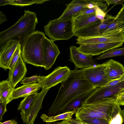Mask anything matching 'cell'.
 <instances>
[{
	"label": "cell",
	"instance_id": "ffe728a7",
	"mask_svg": "<svg viewBox=\"0 0 124 124\" xmlns=\"http://www.w3.org/2000/svg\"><path fill=\"white\" fill-rule=\"evenodd\" d=\"M73 31L85 28L92 23L100 20L96 13L90 14L79 15L73 19Z\"/></svg>",
	"mask_w": 124,
	"mask_h": 124
},
{
	"label": "cell",
	"instance_id": "d6986e66",
	"mask_svg": "<svg viewBox=\"0 0 124 124\" xmlns=\"http://www.w3.org/2000/svg\"><path fill=\"white\" fill-rule=\"evenodd\" d=\"M41 88L38 83L23 85L15 88L12 93L11 97L13 100L21 97H25L37 93Z\"/></svg>",
	"mask_w": 124,
	"mask_h": 124
},
{
	"label": "cell",
	"instance_id": "8992f818",
	"mask_svg": "<svg viewBox=\"0 0 124 124\" xmlns=\"http://www.w3.org/2000/svg\"><path fill=\"white\" fill-rule=\"evenodd\" d=\"M114 19V16L107 13L103 22L99 20L79 29L75 32L74 36L78 37H88L101 35L103 34L111 22Z\"/></svg>",
	"mask_w": 124,
	"mask_h": 124
},
{
	"label": "cell",
	"instance_id": "f1b7e54d",
	"mask_svg": "<svg viewBox=\"0 0 124 124\" xmlns=\"http://www.w3.org/2000/svg\"><path fill=\"white\" fill-rule=\"evenodd\" d=\"M44 76L34 75L30 77L25 78L21 82L23 85L31 84L39 82L44 77Z\"/></svg>",
	"mask_w": 124,
	"mask_h": 124
},
{
	"label": "cell",
	"instance_id": "3957f363",
	"mask_svg": "<svg viewBox=\"0 0 124 124\" xmlns=\"http://www.w3.org/2000/svg\"><path fill=\"white\" fill-rule=\"evenodd\" d=\"M117 94L91 103H83L75 113V119L83 121L87 118H97L109 122Z\"/></svg>",
	"mask_w": 124,
	"mask_h": 124
},
{
	"label": "cell",
	"instance_id": "8fae6325",
	"mask_svg": "<svg viewBox=\"0 0 124 124\" xmlns=\"http://www.w3.org/2000/svg\"><path fill=\"white\" fill-rule=\"evenodd\" d=\"M42 46L44 54V68L47 70L53 66L60 51L54 41L48 39L45 36L42 39Z\"/></svg>",
	"mask_w": 124,
	"mask_h": 124
},
{
	"label": "cell",
	"instance_id": "ac0fdd59",
	"mask_svg": "<svg viewBox=\"0 0 124 124\" xmlns=\"http://www.w3.org/2000/svg\"><path fill=\"white\" fill-rule=\"evenodd\" d=\"M103 63L105 75L108 82L124 75V67L119 62L111 59Z\"/></svg>",
	"mask_w": 124,
	"mask_h": 124
},
{
	"label": "cell",
	"instance_id": "8d00e7d4",
	"mask_svg": "<svg viewBox=\"0 0 124 124\" xmlns=\"http://www.w3.org/2000/svg\"><path fill=\"white\" fill-rule=\"evenodd\" d=\"M7 20L6 16L1 11L0 12V24L6 21Z\"/></svg>",
	"mask_w": 124,
	"mask_h": 124
},
{
	"label": "cell",
	"instance_id": "9a60e30c",
	"mask_svg": "<svg viewBox=\"0 0 124 124\" xmlns=\"http://www.w3.org/2000/svg\"><path fill=\"white\" fill-rule=\"evenodd\" d=\"M123 42L100 43L81 45L78 47L82 52L92 56L103 54L110 49L117 48L122 46Z\"/></svg>",
	"mask_w": 124,
	"mask_h": 124
},
{
	"label": "cell",
	"instance_id": "603a6c76",
	"mask_svg": "<svg viewBox=\"0 0 124 124\" xmlns=\"http://www.w3.org/2000/svg\"><path fill=\"white\" fill-rule=\"evenodd\" d=\"M76 111V110H72L54 116H48L43 114L40 118L44 122L46 123L54 122L60 120H70L72 119L73 115Z\"/></svg>",
	"mask_w": 124,
	"mask_h": 124
},
{
	"label": "cell",
	"instance_id": "f546056e",
	"mask_svg": "<svg viewBox=\"0 0 124 124\" xmlns=\"http://www.w3.org/2000/svg\"><path fill=\"white\" fill-rule=\"evenodd\" d=\"M90 124H109L108 121L100 118H91L87 119L83 121Z\"/></svg>",
	"mask_w": 124,
	"mask_h": 124
},
{
	"label": "cell",
	"instance_id": "5b68a950",
	"mask_svg": "<svg viewBox=\"0 0 124 124\" xmlns=\"http://www.w3.org/2000/svg\"><path fill=\"white\" fill-rule=\"evenodd\" d=\"M73 19L64 20L59 18L49 21L44 29L45 34L54 41L68 40L74 35Z\"/></svg>",
	"mask_w": 124,
	"mask_h": 124
},
{
	"label": "cell",
	"instance_id": "484cf974",
	"mask_svg": "<svg viewBox=\"0 0 124 124\" xmlns=\"http://www.w3.org/2000/svg\"><path fill=\"white\" fill-rule=\"evenodd\" d=\"M124 55V47L114 48L110 49L96 57V60L103 59L108 58Z\"/></svg>",
	"mask_w": 124,
	"mask_h": 124
},
{
	"label": "cell",
	"instance_id": "e575fe53",
	"mask_svg": "<svg viewBox=\"0 0 124 124\" xmlns=\"http://www.w3.org/2000/svg\"><path fill=\"white\" fill-rule=\"evenodd\" d=\"M106 2L107 5L109 6L110 5L114 4L116 5L118 4H121L122 5L124 0H104Z\"/></svg>",
	"mask_w": 124,
	"mask_h": 124
},
{
	"label": "cell",
	"instance_id": "74e56055",
	"mask_svg": "<svg viewBox=\"0 0 124 124\" xmlns=\"http://www.w3.org/2000/svg\"><path fill=\"white\" fill-rule=\"evenodd\" d=\"M0 124H18L17 122L14 119L9 120L3 122H0Z\"/></svg>",
	"mask_w": 124,
	"mask_h": 124
},
{
	"label": "cell",
	"instance_id": "2e32d148",
	"mask_svg": "<svg viewBox=\"0 0 124 124\" xmlns=\"http://www.w3.org/2000/svg\"><path fill=\"white\" fill-rule=\"evenodd\" d=\"M20 45L18 41L11 40L8 41L0 47V67L5 70L8 69L11 59Z\"/></svg>",
	"mask_w": 124,
	"mask_h": 124
},
{
	"label": "cell",
	"instance_id": "cb8c5ba5",
	"mask_svg": "<svg viewBox=\"0 0 124 124\" xmlns=\"http://www.w3.org/2000/svg\"><path fill=\"white\" fill-rule=\"evenodd\" d=\"M49 0H0V6L10 5L17 6L23 7L29 6L34 4H42Z\"/></svg>",
	"mask_w": 124,
	"mask_h": 124
},
{
	"label": "cell",
	"instance_id": "9c48e42d",
	"mask_svg": "<svg viewBox=\"0 0 124 124\" xmlns=\"http://www.w3.org/2000/svg\"><path fill=\"white\" fill-rule=\"evenodd\" d=\"M70 71L67 66H58L38 83L42 89H50L65 81L69 75Z\"/></svg>",
	"mask_w": 124,
	"mask_h": 124
},
{
	"label": "cell",
	"instance_id": "1f68e13d",
	"mask_svg": "<svg viewBox=\"0 0 124 124\" xmlns=\"http://www.w3.org/2000/svg\"><path fill=\"white\" fill-rule=\"evenodd\" d=\"M114 17L115 21H118L124 24V2L122 5L121 9Z\"/></svg>",
	"mask_w": 124,
	"mask_h": 124
},
{
	"label": "cell",
	"instance_id": "52a82bcc",
	"mask_svg": "<svg viewBox=\"0 0 124 124\" xmlns=\"http://www.w3.org/2000/svg\"><path fill=\"white\" fill-rule=\"evenodd\" d=\"M101 35L93 37H78L76 43L79 45L86 44L115 42L124 43V35L121 29Z\"/></svg>",
	"mask_w": 124,
	"mask_h": 124
},
{
	"label": "cell",
	"instance_id": "4fadbf2b",
	"mask_svg": "<svg viewBox=\"0 0 124 124\" xmlns=\"http://www.w3.org/2000/svg\"><path fill=\"white\" fill-rule=\"evenodd\" d=\"M90 0H73L67 4L66 9L58 18L63 20H72L80 15L89 8L88 5Z\"/></svg>",
	"mask_w": 124,
	"mask_h": 124
},
{
	"label": "cell",
	"instance_id": "d590c367",
	"mask_svg": "<svg viewBox=\"0 0 124 124\" xmlns=\"http://www.w3.org/2000/svg\"><path fill=\"white\" fill-rule=\"evenodd\" d=\"M66 121L68 124H90L83 121L76 120L75 119L72 118L69 121L67 120Z\"/></svg>",
	"mask_w": 124,
	"mask_h": 124
},
{
	"label": "cell",
	"instance_id": "ba28073f",
	"mask_svg": "<svg viewBox=\"0 0 124 124\" xmlns=\"http://www.w3.org/2000/svg\"><path fill=\"white\" fill-rule=\"evenodd\" d=\"M50 89L42 88L41 91L38 93L34 101L20 114L21 118L26 124H34V121L39 110L42 107V103L44 99Z\"/></svg>",
	"mask_w": 124,
	"mask_h": 124
},
{
	"label": "cell",
	"instance_id": "4316f807",
	"mask_svg": "<svg viewBox=\"0 0 124 124\" xmlns=\"http://www.w3.org/2000/svg\"><path fill=\"white\" fill-rule=\"evenodd\" d=\"M21 46L20 45L15 51L10 61L8 68L9 70V72L12 71L21 54Z\"/></svg>",
	"mask_w": 124,
	"mask_h": 124
},
{
	"label": "cell",
	"instance_id": "7402d4cb",
	"mask_svg": "<svg viewBox=\"0 0 124 124\" xmlns=\"http://www.w3.org/2000/svg\"><path fill=\"white\" fill-rule=\"evenodd\" d=\"M96 89L92 90L74 100L66 107L62 113L72 110L77 111Z\"/></svg>",
	"mask_w": 124,
	"mask_h": 124
},
{
	"label": "cell",
	"instance_id": "7a4b0ae2",
	"mask_svg": "<svg viewBox=\"0 0 124 124\" xmlns=\"http://www.w3.org/2000/svg\"><path fill=\"white\" fill-rule=\"evenodd\" d=\"M38 23L36 13L24 10V14L12 26L0 32V46L11 40L18 41L22 49L28 37L35 31Z\"/></svg>",
	"mask_w": 124,
	"mask_h": 124
},
{
	"label": "cell",
	"instance_id": "277c9868",
	"mask_svg": "<svg viewBox=\"0 0 124 124\" xmlns=\"http://www.w3.org/2000/svg\"><path fill=\"white\" fill-rule=\"evenodd\" d=\"M45 34L38 30L27 38L21 49V55L25 63L36 67H45L42 43Z\"/></svg>",
	"mask_w": 124,
	"mask_h": 124
},
{
	"label": "cell",
	"instance_id": "d6a6232c",
	"mask_svg": "<svg viewBox=\"0 0 124 124\" xmlns=\"http://www.w3.org/2000/svg\"><path fill=\"white\" fill-rule=\"evenodd\" d=\"M124 81V75L116 79L109 82L103 86L107 87L114 86Z\"/></svg>",
	"mask_w": 124,
	"mask_h": 124
},
{
	"label": "cell",
	"instance_id": "ab89813d",
	"mask_svg": "<svg viewBox=\"0 0 124 124\" xmlns=\"http://www.w3.org/2000/svg\"><path fill=\"white\" fill-rule=\"evenodd\" d=\"M122 115L123 119V123H124V109L122 110Z\"/></svg>",
	"mask_w": 124,
	"mask_h": 124
},
{
	"label": "cell",
	"instance_id": "83f0119b",
	"mask_svg": "<svg viewBox=\"0 0 124 124\" xmlns=\"http://www.w3.org/2000/svg\"><path fill=\"white\" fill-rule=\"evenodd\" d=\"M124 26V24L121 22L117 21H115L114 20L110 23L104 32L103 34L120 29Z\"/></svg>",
	"mask_w": 124,
	"mask_h": 124
},
{
	"label": "cell",
	"instance_id": "836d02e7",
	"mask_svg": "<svg viewBox=\"0 0 124 124\" xmlns=\"http://www.w3.org/2000/svg\"><path fill=\"white\" fill-rule=\"evenodd\" d=\"M7 104L5 103L0 102V120H3L2 116L7 111L6 106Z\"/></svg>",
	"mask_w": 124,
	"mask_h": 124
},
{
	"label": "cell",
	"instance_id": "e0dca14e",
	"mask_svg": "<svg viewBox=\"0 0 124 124\" xmlns=\"http://www.w3.org/2000/svg\"><path fill=\"white\" fill-rule=\"evenodd\" d=\"M27 70L21 54L12 71L9 72L8 80L15 88L16 85L25 78Z\"/></svg>",
	"mask_w": 124,
	"mask_h": 124
},
{
	"label": "cell",
	"instance_id": "f35d334b",
	"mask_svg": "<svg viewBox=\"0 0 124 124\" xmlns=\"http://www.w3.org/2000/svg\"><path fill=\"white\" fill-rule=\"evenodd\" d=\"M67 120H63L60 122H53L47 123L46 124H68L67 122Z\"/></svg>",
	"mask_w": 124,
	"mask_h": 124
},
{
	"label": "cell",
	"instance_id": "7c38bea8",
	"mask_svg": "<svg viewBox=\"0 0 124 124\" xmlns=\"http://www.w3.org/2000/svg\"><path fill=\"white\" fill-rule=\"evenodd\" d=\"M70 59L75 66V69H82L98 64L93 60V56L81 51L76 46H72L70 48Z\"/></svg>",
	"mask_w": 124,
	"mask_h": 124
},
{
	"label": "cell",
	"instance_id": "60d3db41",
	"mask_svg": "<svg viewBox=\"0 0 124 124\" xmlns=\"http://www.w3.org/2000/svg\"><path fill=\"white\" fill-rule=\"evenodd\" d=\"M121 32L124 35V26L121 29Z\"/></svg>",
	"mask_w": 124,
	"mask_h": 124
},
{
	"label": "cell",
	"instance_id": "6da1fadb",
	"mask_svg": "<svg viewBox=\"0 0 124 124\" xmlns=\"http://www.w3.org/2000/svg\"><path fill=\"white\" fill-rule=\"evenodd\" d=\"M97 88L87 80L82 69L71 70L67 78L61 83L55 100L48 110V115L61 114L72 101Z\"/></svg>",
	"mask_w": 124,
	"mask_h": 124
},
{
	"label": "cell",
	"instance_id": "30bf717a",
	"mask_svg": "<svg viewBox=\"0 0 124 124\" xmlns=\"http://www.w3.org/2000/svg\"><path fill=\"white\" fill-rule=\"evenodd\" d=\"M103 63L82 69L85 77L94 86L99 87L104 86L108 81L106 78Z\"/></svg>",
	"mask_w": 124,
	"mask_h": 124
},
{
	"label": "cell",
	"instance_id": "d4e9b609",
	"mask_svg": "<svg viewBox=\"0 0 124 124\" xmlns=\"http://www.w3.org/2000/svg\"><path fill=\"white\" fill-rule=\"evenodd\" d=\"M122 110L120 106L114 103L110 116L109 124H122L123 123Z\"/></svg>",
	"mask_w": 124,
	"mask_h": 124
},
{
	"label": "cell",
	"instance_id": "5bb4252c",
	"mask_svg": "<svg viewBox=\"0 0 124 124\" xmlns=\"http://www.w3.org/2000/svg\"><path fill=\"white\" fill-rule=\"evenodd\" d=\"M124 88V81L113 86L96 89L83 104H87L113 96Z\"/></svg>",
	"mask_w": 124,
	"mask_h": 124
},
{
	"label": "cell",
	"instance_id": "4dcf8cb0",
	"mask_svg": "<svg viewBox=\"0 0 124 124\" xmlns=\"http://www.w3.org/2000/svg\"><path fill=\"white\" fill-rule=\"evenodd\" d=\"M115 103L120 105H124V88L117 94L116 99Z\"/></svg>",
	"mask_w": 124,
	"mask_h": 124
},
{
	"label": "cell",
	"instance_id": "44dd1931",
	"mask_svg": "<svg viewBox=\"0 0 124 124\" xmlns=\"http://www.w3.org/2000/svg\"><path fill=\"white\" fill-rule=\"evenodd\" d=\"M11 85L8 80L0 82V102L7 104L13 99L12 98V92L15 89Z\"/></svg>",
	"mask_w": 124,
	"mask_h": 124
}]
</instances>
